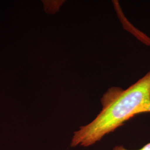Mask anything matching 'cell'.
<instances>
[{
    "instance_id": "obj_1",
    "label": "cell",
    "mask_w": 150,
    "mask_h": 150,
    "mask_svg": "<svg viewBox=\"0 0 150 150\" xmlns=\"http://www.w3.org/2000/svg\"><path fill=\"white\" fill-rule=\"evenodd\" d=\"M101 101V111L90 123L75 131L71 147L92 146L136 115L150 113V71L126 90L110 88Z\"/></svg>"
},
{
    "instance_id": "obj_2",
    "label": "cell",
    "mask_w": 150,
    "mask_h": 150,
    "mask_svg": "<svg viewBox=\"0 0 150 150\" xmlns=\"http://www.w3.org/2000/svg\"><path fill=\"white\" fill-rule=\"evenodd\" d=\"M113 150H129L126 149L125 148H124L123 146H115ZM139 150H150V143L147 144L145 145V146H144L142 149H139Z\"/></svg>"
}]
</instances>
